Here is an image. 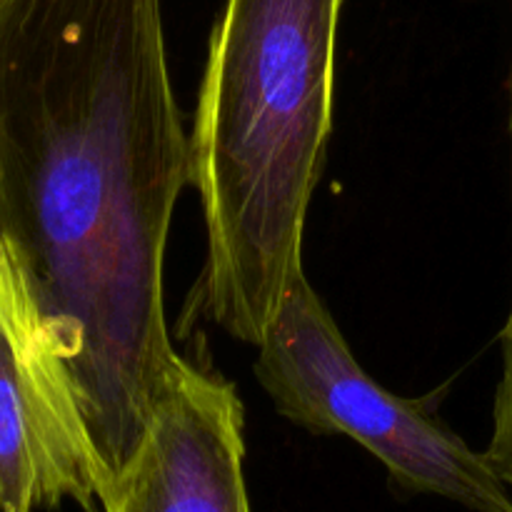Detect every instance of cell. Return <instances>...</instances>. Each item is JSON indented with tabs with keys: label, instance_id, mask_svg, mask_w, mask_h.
Masks as SVG:
<instances>
[{
	"label": "cell",
	"instance_id": "obj_4",
	"mask_svg": "<svg viewBox=\"0 0 512 512\" xmlns=\"http://www.w3.org/2000/svg\"><path fill=\"white\" fill-rule=\"evenodd\" d=\"M98 455L68 368L0 245V512H95Z\"/></svg>",
	"mask_w": 512,
	"mask_h": 512
},
{
	"label": "cell",
	"instance_id": "obj_6",
	"mask_svg": "<svg viewBox=\"0 0 512 512\" xmlns=\"http://www.w3.org/2000/svg\"><path fill=\"white\" fill-rule=\"evenodd\" d=\"M500 355H503V370H500V383L495 390L493 433L485 448V458L500 475V480L512 488V308L500 330Z\"/></svg>",
	"mask_w": 512,
	"mask_h": 512
},
{
	"label": "cell",
	"instance_id": "obj_3",
	"mask_svg": "<svg viewBox=\"0 0 512 512\" xmlns=\"http://www.w3.org/2000/svg\"><path fill=\"white\" fill-rule=\"evenodd\" d=\"M255 378L283 418L315 435H348L408 493L440 495L475 512H512L508 485L420 400L375 383L305 270L280 300L258 345Z\"/></svg>",
	"mask_w": 512,
	"mask_h": 512
},
{
	"label": "cell",
	"instance_id": "obj_1",
	"mask_svg": "<svg viewBox=\"0 0 512 512\" xmlns=\"http://www.w3.org/2000/svg\"><path fill=\"white\" fill-rule=\"evenodd\" d=\"M188 183L163 0H0V245L68 368L103 483L185 360L163 263Z\"/></svg>",
	"mask_w": 512,
	"mask_h": 512
},
{
	"label": "cell",
	"instance_id": "obj_2",
	"mask_svg": "<svg viewBox=\"0 0 512 512\" xmlns=\"http://www.w3.org/2000/svg\"><path fill=\"white\" fill-rule=\"evenodd\" d=\"M345 0H225L190 133L208 255L198 308L258 348L293 278L333 130Z\"/></svg>",
	"mask_w": 512,
	"mask_h": 512
},
{
	"label": "cell",
	"instance_id": "obj_5",
	"mask_svg": "<svg viewBox=\"0 0 512 512\" xmlns=\"http://www.w3.org/2000/svg\"><path fill=\"white\" fill-rule=\"evenodd\" d=\"M243 428L235 385L183 360L133 453L100 485V512H250Z\"/></svg>",
	"mask_w": 512,
	"mask_h": 512
},
{
	"label": "cell",
	"instance_id": "obj_7",
	"mask_svg": "<svg viewBox=\"0 0 512 512\" xmlns=\"http://www.w3.org/2000/svg\"><path fill=\"white\" fill-rule=\"evenodd\" d=\"M510 145H512V88H510Z\"/></svg>",
	"mask_w": 512,
	"mask_h": 512
}]
</instances>
